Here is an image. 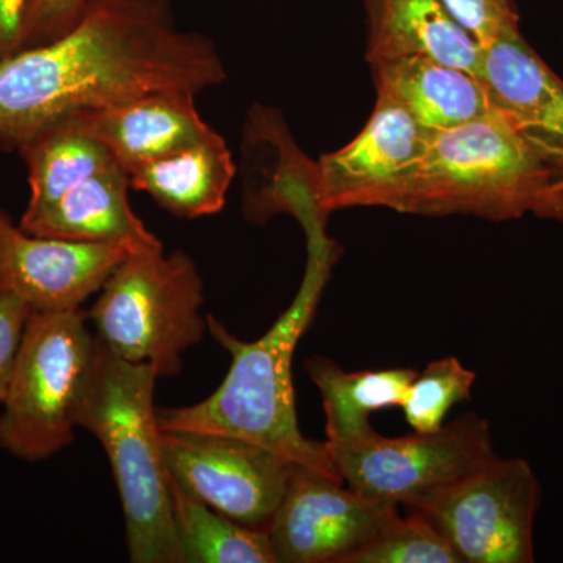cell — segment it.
I'll use <instances>...</instances> for the list:
<instances>
[{"label":"cell","instance_id":"cell-1","mask_svg":"<svg viewBox=\"0 0 563 563\" xmlns=\"http://www.w3.org/2000/svg\"><path fill=\"white\" fill-rule=\"evenodd\" d=\"M224 80L213 41L181 32L169 0H90L60 38L0 63V146L18 151L70 114Z\"/></svg>","mask_w":563,"mask_h":563},{"label":"cell","instance_id":"cell-2","mask_svg":"<svg viewBox=\"0 0 563 563\" xmlns=\"http://www.w3.org/2000/svg\"><path fill=\"white\" fill-rule=\"evenodd\" d=\"M285 211L302 225L309 252L295 299L255 342H242L220 320L207 317L209 332L231 354L228 376L201 402L158 410V424L162 431L214 432L247 440L343 483L325 443L307 439L299 428L292 388L296 346L312 324L340 246L328 235V213L312 191L292 196Z\"/></svg>","mask_w":563,"mask_h":563},{"label":"cell","instance_id":"cell-3","mask_svg":"<svg viewBox=\"0 0 563 563\" xmlns=\"http://www.w3.org/2000/svg\"><path fill=\"white\" fill-rule=\"evenodd\" d=\"M158 379L154 366L124 361L98 340L77 407V428L90 431L109 457L133 563H184L154 402Z\"/></svg>","mask_w":563,"mask_h":563},{"label":"cell","instance_id":"cell-4","mask_svg":"<svg viewBox=\"0 0 563 563\" xmlns=\"http://www.w3.org/2000/svg\"><path fill=\"white\" fill-rule=\"evenodd\" d=\"M555 163L496 110L433 132L418 173L410 214H474L517 220L536 207Z\"/></svg>","mask_w":563,"mask_h":563},{"label":"cell","instance_id":"cell-5","mask_svg":"<svg viewBox=\"0 0 563 563\" xmlns=\"http://www.w3.org/2000/svg\"><path fill=\"white\" fill-rule=\"evenodd\" d=\"M203 284L190 255L139 251L102 285L88 320L118 357L147 363L158 376L180 373L181 355L209 331L202 314Z\"/></svg>","mask_w":563,"mask_h":563},{"label":"cell","instance_id":"cell-6","mask_svg":"<svg viewBox=\"0 0 563 563\" xmlns=\"http://www.w3.org/2000/svg\"><path fill=\"white\" fill-rule=\"evenodd\" d=\"M87 312H32L0 415V448L38 462L73 443L98 339Z\"/></svg>","mask_w":563,"mask_h":563},{"label":"cell","instance_id":"cell-7","mask_svg":"<svg viewBox=\"0 0 563 563\" xmlns=\"http://www.w3.org/2000/svg\"><path fill=\"white\" fill-rule=\"evenodd\" d=\"M540 484L525 459L495 455L407 507L435 526L461 563H532Z\"/></svg>","mask_w":563,"mask_h":563},{"label":"cell","instance_id":"cell-8","mask_svg":"<svg viewBox=\"0 0 563 563\" xmlns=\"http://www.w3.org/2000/svg\"><path fill=\"white\" fill-rule=\"evenodd\" d=\"M325 448L347 487L398 506L455 483L496 455L490 422L474 412L435 432L390 439L372 429L361 439Z\"/></svg>","mask_w":563,"mask_h":563},{"label":"cell","instance_id":"cell-9","mask_svg":"<svg viewBox=\"0 0 563 563\" xmlns=\"http://www.w3.org/2000/svg\"><path fill=\"white\" fill-rule=\"evenodd\" d=\"M432 133L399 103L377 95L361 133L314 163L321 209L329 214L352 207H385L407 213Z\"/></svg>","mask_w":563,"mask_h":563},{"label":"cell","instance_id":"cell-10","mask_svg":"<svg viewBox=\"0 0 563 563\" xmlns=\"http://www.w3.org/2000/svg\"><path fill=\"white\" fill-rule=\"evenodd\" d=\"M169 477L236 523L268 531L296 463L261 444L198 431H162Z\"/></svg>","mask_w":563,"mask_h":563},{"label":"cell","instance_id":"cell-11","mask_svg":"<svg viewBox=\"0 0 563 563\" xmlns=\"http://www.w3.org/2000/svg\"><path fill=\"white\" fill-rule=\"evenodd\" d=\"M344 483L296 465L268 526L277 563H346L398 514Z\"/></svg>","mask_w":563,"mask_h":563},{"label":"cell","instance_id":"cell-12","mask_svg":"<svg viewBox=\"0 0 563 563\" xmlns=\"http://www.w3.org/2000/svg\"><path fill=\"white\" fill-rule=\"evenodd\" d=\"M139 251L124 243L33 235L0 209V290L20 298L32 312L81 309L113 269Z\"/></svg>","mask_w":563,"mask_h":563},{"label":"cell","instance_id":"cell-13","mask_svg":"<svg viewBox=\"0 0 563 563\" xmlns=\"http://www.w3.org/2000/svg\"><path fill=\"white\" fill-rule=\"evenodd\" d=\"M479 80L493 110L554 163L563 158V80L520 29L483 47Z\"/></svg>","mask_w":563,"mask_h":563},{"label":"cell","instance_id":"cell-14","mask_svg":"<svg viewBox=\"0 0 563 563\" xmlns=\"http://www.w3.org/2000/svg\"><path fill=\"white\" fill-rule=\"evenodd\" d=\"M77 118L101 140L125 173L217 135L196 109L190 91H161L84 111Z\"/></svg>","mask_w":563,"mask_h":563},{"label":"cell","instance_id":"cell-15","mask_svg":"<svg viewBox=\"0 0 563 563\" xmlns=\"http://www.w3.org/2000/svg\"><path fill=\"white\" fill-rule=\"evenodd\" d=\"M129 188V174L113 166L80 181L51 206L22 214L20 225L33 235L52 239L162 250L161 240L132 210Z\"/></svg>","mask_w":563,"mask_h":563},{"label":"cell","instance_id":"cell-16","mask_svg":"<svg viewBox=\"0 0 563 563\" xmlns=\"http://www.w3.org/2000/svg\"><path fill=\"white\" fill-rule=\"evenodd\" d=\"M366 62L431 57L479 79L483 46L442 0H365Z\"/></svg>","mask_w":563,"mask_h":563},{"label":"cell","instance_id":"cell-17","mask_svg":"<svg viewBox=\"0 0 563 563\" xmlns=\"http://www.w3.org/2000/svg\"><path fill=\"white\" fill-rule=\"evenodd\" d=\"M377 95L399 103L422 128L450 131L492 110L483 84L473 74L431 57L372 63Z\"/></svg>","mask_w":563,"mask_h":563},{"label":"cell","instance_id":"cell-18","mask_svg":"<svg viewBox=\"0 0 563 563\" xmlns=\"http://www.w3.org/2000/svg\"><path fill=\"white\" fill-rule=\"evenodd\" d=\"M233 176L232 152L220 133L129 173L132 188L150 195L174 217L187 220L221 211Z\"/></svg>","mask_w":563,"mask_h":563},{"label":"cell","instance_id":"cell-19","mask_svg":"<svg viewBox=\"0 0 563 563\" xmlns=\"http://www.w3.org/2000/svg\"><path fill=\"white\" fill-rule=\"evenodd\" d=\"M306 372L320 390L328 444L352 442L372 431V413L401 407L418 373L412 368L344 372L324 357L309 358Z\"/></svg>","mask_w":563,"mask_h":563},{"label":"cell","instance_id":"cell-20","mask_svg":"<svg viewBox=\"0 0 563 563\" xmlns=\"http://www.w3.org/2000/svg\"><path fill=\"white\" fill-rule=\"evenodd\" d=\"M29 169L31 199L24 213L51 206L95 174L120 166L109 147L76 114L52 122L18 150Z\"/></svg>","mask_w":563,"mask_h":563},{"label":"cell","instance_id":"cell-21","mask_svg":"<svg viewBox=\"0 0 563 563\" xmlns=\"http://www.w3.org/2000/svg\"><path fill=\"white\" fill-rule=\"evenodd\" d=\"M169 488L184 563H277L268 532L217 512L172 477Z\"/></svg>","mask_w":563,"mask_h":563},{"label":"cell","instance_id":"cell-22","mask_svg":"<svg viewBox=\"0 0 563 563\" xmlns=\"http://www.w3.org/2000/svg\"><path fill=\"white\" fill-rule=\"evenodd\" d=\"M476 373L465 368L454 355L437 358L417 373L401 409L415 432H435L443 428L448 412L472 398Z\"/></svg>","mask_w":563,"mask_h":563},{"label":"cell","instance_id":"cell-23","mask_svg":"<svg viewBox=\"0 0 563 563\" xmlns=\"http://www.w3.org/2000/svg\"><path fill=\"white\" fill-rule=\"evenodd\" d=\"M346 563H461L453 547L420 514H396Z\"/></svg>","mask_w":563,"mask_h":563},{"label":"cell","instance_id":"cell-24","mask_svg":"<svg viewBox=\"0 0 563 563\" xmlns=\"http://www.w3.org/2000/svg\"><path fill=\"white\" fill-rule=\"evenodd\" d=\"M455 21L481 46L493 43L503 33L520 29L514 0H442Z\"/></svg>","mask_w":563,"mask_h":563},{"label":"cell","instance_id":"cell-25","mask_svg":"<svg viewBox=\"0 0 563 563\" xmlns=\"http://www.w3.org/2000/svg\"><path fill=\"white\" fill-rule=\"evenodd\" d=\"M90 0H27L21 51L60 38L76 25Z\"/></svg>","mask_w":563,"mask_h":563},{"label":"cell","instance_id":"cell-26","mask_svg":"<svg viewBox=\"0 0 563 563\" xmlns=\"http://www.w3.org/2000/svg\"><path fill=\"white\" fill-rule=\"evenodd\" d=\"M31 313L20 298L0 290V404L9 391L22 333Z\"/></svg>","mask_w":563,"mask_h":563},{"label":"cell","instance_id":"cell-27","mask_svg":"<svg viewBox=\"0 0 563 563\" xmlns=\"http://www.w3.org/2000/svg\"><path fill=\"white\" fill-rule=\"evenodd\" d=\"M27 0H0V63L21 51Z\"/></svg>","mask_w":563,"mask_h":563},{"label":"cell","instance_id":"cell-28","mask_svg":"<svg viewBox=\"0 0 563 563\" xmlns=\"http://www.w3.org/2000/svg\"><path fill=\"white\" fill-rule=\"evenodd\" d=\"M532 213L539 218L563 222V158L555 163L554 174L540 192Z\"/></svg>","mask_w":563,"mask_h":563}]
</instances>
